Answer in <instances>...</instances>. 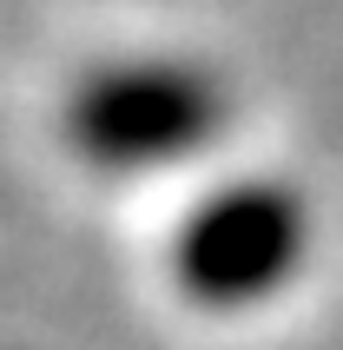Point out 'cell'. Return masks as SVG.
<instances>
[{"label": "cell", "mask_w": 343, "mask_h": 350, "mask_svg": "<svg viewBox=\"0 0 343 350\" xmlns=\"http://www.w3.org/2000/svg\"><path fill=\"white\" fill-rule=\"evenodd\" d=\"M310 212L277 178H231L185 212L172 238V284L205 311H251L297 278Z\"/></svg>", "instance_id": "obj_2"}, {"label": "cell", "mask_w": 343, "mask_h": 350, "mask_svg": "<svg viewBox=\"0 0 343 350\" xmlns=\"http://www.w3.org/2000/svg\"><path fill=\"white\" fill-rule=\"evenodd\" d=\"M225 133V86L185 59H119L66 99V146L99 172H152Z\"/></svg>", "instance_id": "obj_1"}]
</instances>
